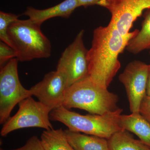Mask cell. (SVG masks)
I'll return each instance as SVG.
<instances>
[{
  "label": "cell",
  "mask_w": 150,
  "mask_h": 150,
  "mask_svg": "<svg viewBox=\"0 0 150 150\" xmlns=\"http://www.w3.org/2000/svg\"><path fill=\"white\" fill-rule=\"evenodd\" d=\"M16 58L15 51L10 46L4 43L0 42V67L1 68L11 59Z\"/></svg>",
  "instance_id": "ac0fdd59"
},
{
  "label": "cell",
  "mask_w": 150,
  "mask_h": 150,
  "mask_svg": "<svg viewBox=\"0 0 150 150\" xmlns=\"http://www.w3.org/2000/svg\"><path fill=\"white\" fill-rule=\"evenodd\" d=\"M139 112L150 123V96L146 95L140 104Z\"/></svg>",
  "instance_id": "ffe728a7"
},
{
  "label": "cell",
  "mask_w": 150,
  "mask_h": 150,
  "mask_svg": "<svg viewBox=\"0 0 150 150\" xmlns=\"http://www.w3.org/2000/svg\"><path fill=\"white\" fill-rule=\"evenodd\" d=\"M103 7L111 14L110 21L124 36L135 35L139 32L136 29L130 30L137 19L145 10L150 9V0H106Z\"/></svg>",
  "instance_id": "ba28073f"
},
{
  "label": "cell",
  "mask_w": 150,
  "mask_h": 150,
  "mask_svg": "<svg viewBox=\"0 0 150 150\" xmlns=\"http://www.w3.org/2000/svg\"><path fill=\"white\" fill-rule=\"evenodd\" d=\"M40 139L45 150H74L62 129L45 130Z\"/></svg>",
  "instance_id": "2e32d148"
},
{
  "label": "cell",
  "mask_w": 150,
  "mask_h": 150,
  "mask_svg": "<svg viewBox=\"0 0 150 150\" xmlns=\"http://www.w3.org/2000/svg\"><path fill=\"white\" fill-rule=\"evenodd\" d=\"M67 88L65 76L56 70L46 74L42 81L30 89L33 96L51 111L62 105Z\"/></svg>",
  "instance_id": "30bf717a"
},
{
  "label": "cell",
  "mask_w": 150,
  "mask_h": 150,
  "mask_svg": "<svg viewBox=\"0 0 150 150\" xmlns=\"http://www.w3.org/2000/svg\"><path fill=\"white\" fill-rule=\"evenodd\" d=\"M78 0H64L56 5L45 9L28 7L23 14L35 23L41 25L47 20L56 17L68 18L76 8L79 7Z\"/></svg>",
  "instance_id": "8fae6325"
},
{
  "label": "cell",
  "mask_w": 150,
  "mask_h": 150,
  "mask_svg": "<svg viewBox=\"0 0 150 150\" xmlns=\"http://www.w3.org/2000/svg\"><path fill=\"white\" fill-rule=\"evenodd\" d=\"M137 35L123 36L110 21L94 30L87 54L89 76L94 82L108 88L121 68L118 56Z\"/></svg>",
  "instance_id": "6da1fadb"
},
{
  "label": "cell",
  "mask_w": 150,
  "mask_h": 150,
  "mask_svg": "<svg viewBox=\"0 0 150 150\" xmlns=\"http://www.w3.org/2000/svg\"><path fill=\"white\" fill-rule=\"evenodd\" d=\"M118 100L117 95L101 87L88 76L67 88L62 105L103 115L118 109Z\"/></svg>",
  "instance_id": "7a4b0ae2"
},
{
  "label": "cell",
  "mask_w": 150,
  "mask_h": 150,
  "mask_svg": "<svg viewBox=\"0 0 150 150\" xmlns=\"http://www.w3.org/2000/svg\"><path fill=\"white\" fill-rule=\"evenodd\" d=\"M41 25L28 18L18 19L9 26L8 34L18 62L46 59L51 56V45L40 29Z\"/></svg>",
  "instance_id": "277c9868"
},
{
  "label": "cell",
  "mask_w": 150,
  "mask_h": 150,
  "mask_svg": "<svg viewBox=\"0 0 150 150\" xmlns=\"http://www.w3.org/2000/svg\"><path fill=\"white\" fill-rule=\"evenodd\" d=\"M19 16L14 14L0 12V40L11 47L8 30L12 23L19 19Z\"/></svg>",
  "instance_id": "e0dca14e"
},
{
  "label": "cell",
  "mask_w": 150,
  "mask_h": 150,
  "mask_svg": "<svg viewBox=\"0 0 150 150\" xmlns=\"http://www.w3.org/2000/svg\"><path fill=\"white\" fill-rule=\"evenodd\" d=\"M119 123L122 129L136 134L140 141L150 148V123L139 112L121 115Z\"/></svg>",
  "instance_id": "7c38bea8"
},
{
  "label": "cell",
  "mask_w": 150,
  "mask_h": 150,
  "mask_svg": "<svg viewBox=\"0 0 150 150\" xmlns=\"http://www.w3.org/2000/svg\"><path fill=\"white\" fill-rule=\"evenodd\" d=\"M64 131L68 142L74 150H108L107 139L105 138L68 129Z\"/></svg>",
  "instance_id": "4fadbf2b"
},
{
  "label": "cell",
  "mask_w": 150,
  "mask_h": 150,
  "mask_svg": "<svg viewBox=\"0 0 150 150\" xmlns=\"http://www.w3.org/2000/svg\"><path fill=\"white\" fill-rule=\"evenodd\" d=\"M84 33L83 30L78 33L72 43L63 51L58 62L56 70L65 76L68 87L89 76L88 50L84 44Z\"/></svg>",
  "instance_id": "52a82bcc"
},
{
  "label": "cell",
  "mask_w": 150,
  "mask_h": 150,
  "mask_svg": "<svg viewBox=\"0 0 150 150\" xmlns=\"http://www.w3.org/2000/svg\"><path fill=\"white\" fill-rule=\"evenodd\" d=\"M142 28L129 41L126 49L131 54H137L150 49V9L145 12Z\"/></svg>",
  "instance_id": "9a60e30c"
},
{
  "label": "cell",
  "mask_w": 150,
  "mask_h": 150,
  "mask_svg": "<svg viewBox=\"0 0 150 150\" xmlns=\"http://www.w3.org/2000/svg\"><path fill=\"white\" fill-rule=\"evenodd\" d=\"M80 7H87L89 6L98 5L103 7L106 0H78Z\"/></svg>",
  "instance_id": "44dd1931"
},
{
  "label": "cell",
  "mask_w": 150,
  "mask_h": 150,
  "mask_svg": "<svg viewBox=\"0 0 150 150\" xmlns=\"http://www.w3.org/2000/svg\"><path fill=\"white\" fill-rule=\"evenodd\" d=\"M108 150H150L140 140L135 139L129 131H118L107 139Z\"/></svg>",
  "instance_id": "5bb4252c"
},
{
  "label": "cell",
  "mask_w": 150,
  "mask_h": 150,
  "mask_svg": "<svg viewBox=\"0 0 150 150\" xmlns=\"http://www.w3.org/2000/svg\"><path fill=\"white\" fill-rule=\"evenodd\" d=\"M16 58L11 59L0 71V123H6L17 104L33 96L30 89L25 88L19 78Z\"/></svg>",
  "instance_id": "5b68a950"
},
{
  "label": "cell",
  "mask_w": 150,
  "mask_h": 150,
  "mask_svg": "<svg viewBox=\"0 0 150 150\" xmlns=\"http://www.w3.org/2000/svg\"><path fill=\"white\" fill-rule=\"evenodd\" d=\"M146 95L150 96V65H149L147 83Z\"/></svg>",
  "instance_id": "7402d4cb"
},
{
  "label": "cell",
  "mask_w": 150,
  "mask_h": 150,
  "mask_svg": "<svg viewBox=\"0 0 150 150\" xmlns=\"http://www.w3.org/2000/svg\"><path fill=\"white\" fill-rule=\"evenodd\" d=\"M149 65L135 60L127 65L119 80L126 88L131 113H139L140 104L146 95Z\"/></svg>",
  "instance_id": "9c48e42d"
},
{
  "label": "cell",
  "mask_w": 150,
  "mask_h": 150,
  "mask_svg": "<svg viewBox=\"0 0 150 150\" xmlns=\"http://www.w3.org/2000/svg\"><path fill=\"white\" fill-rule=\"evenodd\" d=\"M32 97L18 103L17 112L4 123L0 133L2 137H5L12 131L24 128L37 127L46 130L54 129L50 121L51 110Z\"/></svg>",
  "instance_id": "8992f818"
},
{
  "label": "cell",
  "mask_w": 150,
  "mask_h": 150,
  "mask_svg": "<svg viewBox=\"0 0 150 150\" xmlns=\"http://www.w3.org/2000/svg\"><path fill=\"white\" fill-rule=\"evenodd\" d=\"M123 110H117L103 115H83L71 111L61 105L51 110L50 118L67 126L68 129L108 139L114 134L123 130L120 126L119 118Z\"/></svg>",
  "instance_id": "3957f363"
},
{
  "label": "cell",
  "mask_w": 150,
  "mask_h": 150,
  "mask_svg": "<svg viewBox=\"0 0 150 150\" xmlns=\"http://www.w3.org/2000/svg\"><path fill=\"white\" fill-rule=\"evenodd\" d=\"M45 150L40 139L36 136L30 137L25 144L21 147L12 150Z\"/></svg>",
  "instance_id": "d6986e66"
}]
</instances>
